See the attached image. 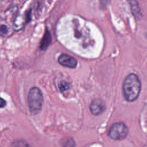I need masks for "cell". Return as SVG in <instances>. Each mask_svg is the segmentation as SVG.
<instances>
[{
	"instance_id": "obj_11",
	"label": "cell",
	"mask_w": 147,
	"mask_h": 147,
	"mask_svg": "<svg viewBox=\"0 0 147 147\" xmlns=\"http://www.w3.org/2000/svg\"><path fill=\"white\" fill-rule=\"evenodd\" d=\"M8 32V28L5 25H1L0 26V36L3 37L7 34Z\"/></svg>"
},
{
	"instance_id": "obj_9",
	"label": "cell",
	"mask_w": 147,
	"mask_h": 147,
	"mask_svg": "<svg viewBox=\"0 0 147 147\" xmlns=\"http://www.w3.org/2000/svg\"><path fill=\"white\" fill-rule=\"evenodd\" d=\"M61 145L63 147H75V142L72 138L68 137L63 141Z\"/></svg>"
},
{
	"instance_id": "obj_8",
	"label": "cell",
	"mask_w": 147,
	"mask_h": 147,
	"mask_svg": "<svg viewBox=\"0 0 147 147\" xmlns=\"http://www.w3.org/2000/svg\"><path fill=\"white\" fill-rule=\"evenodd\" d=\"M25 22H26L25 18H24L23 16H18L14 21L13 29L16 31H18L21 30L24 27V25Z\"/></svg>"
},
{
	"instance_id": "obj_4",
	"label": "cell",
	"mask_w": 147,
	"mask_h": 147,
	"mask_svg": "<svg viewBox=\"0 0 147 147\" xmlns=\"http://www.w3.org/2000/svg\"><path fill=\"white\" fill-rule=\"evenodd\" d=\"M106 109V105L101 99L96 98L92 100L90 105V110L92 114L98 115L103 113Z\"/></svg>"
},
{
	"instance_id": "obj_1",
	"label": "cell",
	"mask_w": 147,
	"mask_h": 147,
	"mask_svg": "<svg viewBox=\"0 0 147 147\" xmlns=\"http://www.w3.org/2000/svg\"><path fill=\"white\" fill-rule=\"evenodd\" d=\"M141 82L138 76L130 74L125 79L122 84L124 98L128 102H133L138 97L141 91Z\"/></svg>"
},
{
	"instance_id": "obj_3",
	"label": "cell",
	"mask_w": 147,
	"mask_h": 147,
	"mask_svg": "<svg viewBox=\"0 0 147 147\" xmlns=\"http://www.w3.org/2000/svg\"><path fill=\"white\" fill-rule=\"evenodd\" d=\"M128 131V128L124 123L116 122L109 129L108 136L114 140H122L126 138Z\"/></svg>"
},
{
	"instance_id": "obj_10",
	"label": "cell",
	"mask_w": 147,
	"mask_h": 147,
	"mask_svg": "<svg viewBox=\"0 0 147 147\" xmlns=\"http://www.w3.org/2000/svg\"><path fill=\"white\" fill-rule=\"evenodd\" d=\"M59 89H60V91L61 92H63V91H64L65 90H67L69 88V84L67 82L63 81V82H61L59 84Z\"/></svg>"
},
{
	"instance_id": "obj_7",
	"label": "cell",
	"mask_w": 147,
	"mask_h": 147,
	"mask_svg": "<svg viewBox=\"0 0 147 147\" xmlns=\"http://www.w3.org/2000/svg\"><path fill=\"white\" fill-rule=\"evenodd\" d=\"M51 42V36L49 31L47 29L40 42V48L41 50H45Z\"/></svg>"
},
{
	"instance_id": "obj_6",
	"label": "cell",
	"mask_w": 147,
	"mask_h": 147,
	"mask_svg": "<svg viewBox=\"0 0 147 147\" xmlns=\"http://www.w3.org/2000/svg\"><path fill=\"white\" fill-rule=\"evenodd\" d=\"M129 3L131 9V13L134 16V18L137 20L141 19L142 14L138 2L136 0H129Z\"/></svg>"
},
{
	"instance_id": "obj_12",
	"label": "cell",
	"mask_w": 147,
	"mask_h": 147,
	"mask_svg": "<svg viewBox=\"0 0 147 147\" xmlns=\"http://www.w3.org/2000/svg\"><path fill=\"white\" fill-rule=\"evenodd\" d=\"M26 22H28L31 20V10L28 11L27 13L26 14V16L25 17Z\"/></svg>"
},
{
	"instance_id": "obj_13",
	"label": "cell",
	"mask_w": 147,
	"mask_h": 147,
	"mask_svg": "<svg viewBox=\"0 0 147 147\" xmlns=\"http://www.w3.org/2000/svg\"><path fill=\"white\" fill-rule=\"evenodd\" d=\"M6 105V102L3 98L0 97V108L4 107Z\"/></svg>"
},
{
	"instance_id": "obj_2",
	"label": "cell",
	"mask_w": 147,
	"mask_h": 147,
	"mask_svg": "<svg viewBox=\"0 0 147 147\" xmlns=\"http://www.w3.org/2000/svg\"><path fill=\"white\" fill-rule=\"evenodd\" d=\"M28 106L32 114H38L42 108L43 96L40 90L36 87L30 88L28 94Z\"/></svg>"
},
{
	"instance_id": "obj_5",
	"label": "cell",
	"mask_w": 147,
	"mask_h": 147,
	"mask_svg": "<svg viewBox=\"0 0 147 147\" xmlns=\"http://www.w3.org/2000/svg\"><path fill=\"white\" fill-rule=\"evenodd\" d=\"M58 62L61 65L70 68H75L78 65L77 60L67 54H61L58 58Z\"/></svg>"
}]
</instances>
